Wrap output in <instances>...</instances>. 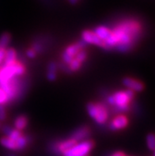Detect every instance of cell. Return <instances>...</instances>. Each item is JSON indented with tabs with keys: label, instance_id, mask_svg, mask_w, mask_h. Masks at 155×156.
Returning a JSON list of instances; mask_svg holds the SVG:
<instances>
[{
	"label": "cell",
	"instance_id": "obj_7",
	"mask_svg": "<svg viewBox=\"0 0 155 156\" xmlns=\"http://www.w3.org/2000/svg\"><path fill=\"white\" fill-rule=\"evenodd\" d=\"M82 39L86 44H95L100 48H103L106 49L105 44L103 41L100 39L95 34L93 31L90 30H85L82 34Z\"/></svg>",
	"mask_w": 155,
	"mask_h": 156
},
{
	"label": "cell",
	"instance_id": "obj_17",
	"mask_svg": "<svg viewBox=\"0 0 155 156\" xmlns=\"http://www.w3.org/2000/svg\"><path fill=\"white\" fill-rule=\"evenodd\" d=\"M28 137L22 135L19 138L16 140V144H17V150H23L26 148V147L28 144Z\"/></svg>",
	"mask_w": 155,
	"mask_h": 156
},
{
	"label": "cell",
	"instance_id": "obj_2",
	"mask_svg": "<svg viewBox=\"0 0 155 156\" xmlns=\"http://www.w3.org/2000/svg\"><path fill=\"white\" fill-rule=\"evenodd\" d=\"M134 96L135 93L131 90H120L108 96L107 101L110 105H113L118 112H127Z\"/></svg>",
	"mask_w": 155,
	"mask_h": 156
},
{
	"label": "cell",
	"instance_id": "obj_6",
	"mask_svg": "<svg viewBox=\"0 0 155 156\" xmlns=\"http://www.w3.org/2000/svg\"><path fill=\"white\" fill-rule=\"evenodd\" d=\"M85 46H86V43L83 41V40L78 43L73 44L67 46V48L63 52V55H62L63 63H66V64H69L72 59H75L78 52L80 50L84 48Z\"/></svg>",
	"mask_w": 155,
	"mask_h": 156
},
{
	"label": "cell",
	"instance_id": "obj_3",
	"mask_svg": "<svg viewBox=\"0 0 155 156\" xmlns=\"http://www.w3.org/2000/svg\"><path fill=\"white\" fill-rule=\"evenodd\" d=\"M26 73V67L21 62L16 60L14 63L3 65L0 69V87L6 84L14 78L22 76Z\"/></svg>",
	"mask_w": 155,
	"mask_h": 156
},
{
	"label": "cell",
	"instance_id": "obj_1",
	"mask_svg": "<svg viewBox=\"0 0 155 156\" xmlns=\"http://www.w3.org/2000/svg\"><path fill=\"white\" fill-rule=\"evenodd\" d=\"M141 32L142 26L138 21L124 20L111 30L109 37L104 41L106 49L116 48L120 51H128L135 44Z\"/></svg>",
	"mask_w": 155,
	"mask_h": 156
},
{
	"label": "cell",
	"instance_id": "obj_5",
	"mask_svg": "<svg viewBox=\"0 0 155 156\" xmlns=\"http://www.w3.org/2000/svg\"><path fill=\"white\" fill-rule=\"evenodd\" d=\"M93 142L91 140H83L77 143L71 149L63 153V156H86L88 155L93 147Z\"/></svg>",
	"mask_w": 155,
	"mask_h": 156
},
{
	"label": "cell",
	"instance_id": "obj_26",
	"mask_svg": "<svg viewBox=\"0 0 155 156\" xmlns=\"http://www.w3.org/2000/svg\"><path fill=\"white\" fill-rule=\"evenodd\" d=\"M112 156H125V154H124L123 152H120V151H119V152L114 153Z\"/></svg>",
	"mask_w": 155,
	"mask_h": 156
},
{
	"label": "cell",
	"instance_id": "obj_14",
	"mask_svg": "<svg viewBox=\"0 0 155 156\" xmlns=\"http://www.w3.org/2000/svg\"><path fill=\"white\" fill-rule=\"evenodd\" d=\"M28 124V119L26 116H23V115H21V116H18L17 118H16L15 121H14V126H15L16 129H18L19 131L23 130L26 126H27Z\"/></svg>",
	"mask_w": 155,
	"mask_h": 156
},
{
	"label": "cell",
	"instance_id": "obj_16",
	"mask_svg": "<svg viewBox=\"0 0 155 156\" xmlns=\"http://www.w3.org/2000/svg\"><path fill=\"white\" fill-rule=\"evenodd\" d=\"M56 64L54 62H51L48 67V78L49 80L53 81L56 79Z\"/></svg>",
	"mask_w": 155,
	"mask_h": 156
},
{
	"label": "cell",
	"instance_id": "obj_28",
	"mask_svg": "<svg viewBox=\"0 0 155 156\" xmlns=\"http://www.w3.org/2000/svg\"><path fill=\"white\" fill-rule=\"evenodd\" d=\"M86 156H89V155H86Z\"/></svg>",
	"mask_w": 155,
	"mask_h": 156
},
{
	"label": "cell",
	"instance_id": "obj_12",
	"mask_svg": "<svg viewBox=\"0 0 155 156\" xmlns=\"http://www.w3.org/2000/svg\"><path fill=\"white\" fill-rule=\"evenodd\" d=\"M93 32L101 41L104 42V41L109 37L110 34H111V30L108 29V27H106V26H100L97 27Z\"/></svg>",
	"mask_w": 155,
	"mask_h": 156
},
{
	"label": "cell",
	"instance_id": "obj_21",
	"mask_svg": "<svg viewBox=\"0 0 155 156\" xmlns=\"http://www.w3.org/2000/svg\"><path fill=\"white\" fill-rule=\"evenodd\" d=\"M146 143H147V146L151 151H154V136L153 134H149L146 137Z\"/></svg>",
	"mask_w": 155,
	"mask_h": 156
},
{
	"label": "cell",
	"instance_id": "obj_8",
	"mask_svg": "<svg viewBox=\"0 0 155 156\" xmlns=\"http://www.w3.org/2000/svg\"><path fill=\"white\" fill-rule=\"evenodd\" d=\"M128 125V119L125 115H118L113 119L110 124V128L112 130H120L127 127Z\"/></svg>",
	"mask_w": 155,
	"mask_h": 156
},
{
	"label": "cell",
	"instance_id": "obj_24",
	"mask_svg": "<svg viewBox=\"0 0 155 156\" xmlns=\"http://www.w3.org/2000/svg\"><path fill=\"white\" fill-rule=\"evenodd\" d=\"M26 54H27V56L28 57L30 58H34L36 56V51H34L33 48H31V49H29L27 51V52H26Z\"/></svg>",
	"mask_w": 155,
	"mask_h": 156
},
{
	"label": "cell",
	"instance_id": "obj_19",
	"mask_svg": "<svg viewBox=\"0 0 155 156\" xmlns=\"http://www.w3.org/2000/svg\"><path fill=\"white\" fill-rule=\"evenodd\" d=\"M82 64H83V63H80L79 60H77V59L75 58V59H72V60L71 61V63L68 64L69 69H70V71H79V70L80 69Z\"/></svg>",
	"mask_w": 155,
	"mask_h": 156
},
{
	"label": "cell",
	"instance_id": "obj_9",
	"mask_svg": "<svg viewBox=\"0 0 155 156\" xmlns=\"http://www.w3.org/2000/svg\"><path fill=\"white\" fill-rule=\"evenodd\" d=\"M123 83L126 87H128V90H131L134 92L135 91L140 92L144 88V85L143 84V83L135 79H132V78H125Z\"/></svg>",
	"mask_w": 155,
	"mask_h": 156
},
{
	"label": "cell",
	"instance_id": "obj_25",
	"mask_svg": "<svg viewBox=\"0 0 155 156\" xmlns=\"http://www.w3.org/2000/svg\"><path fill=\"white\" fill-rule=\"evenodd\" d=\"M4 56H5V49L0 48V64L3 62Z\"/></svg>",
	"mask_w": 155,
	"mask_h": 156
},
{
	"label": "cell",
	"instance_id": "obj_27",
	"mask_svg": "<svg viewBox=\"0 0 155 156\" xmlns=\"http://www.w3.org/2000/svg\"><path fill=\"white\" fill-rule=\"evenodd\" d=\"M69 1H70L71 3H75V2H77V0H69Z\"/></svg>",
	"mask_w": 155,
	"mask_h": 156
},
{
	"label": "cell",
	"instance_id": "obj_22",
	"mask_svg": "<svg viewBox=\"0 0 155 156\" xmlns=\"http://www.w3.org/2000/svg\"><path fill=\"white\" fill-rule=\"evenodd\" d=\"M8 101H9V98H8L7 94L2 88H0V105H2Z\"/></svg>",
	"mask_w": 155,
	"mask_h": 156
},
{
	"label": "cell",
	"instance_id": "obj_4",
	"mask_svg": "<svg viewBox=\"0 0 155 156\" xmlns=\"http://www.w3.org/2000/svg\"><path fill=\"white\" fill-rule=\"evenodd\" d=\"M87 112L97 124L102 125L108 120V111L105 105L101 103H89Z\"/></svg>",
	"mask_w": 155,
	"mask_h": 156
},
{
	"label": "cell",
	"instance_id": "obj_11",
	"mask_svg": "<svg viewBox=\"0 0 155 156\" xmlns=\"http://www.w3.org/2000/svg\"><path fill=\"white\" fill-rule=\"evenodd\" d=\"M77 143L75 140L73 139H68L67 140L62 141V142H59V144H57L55 145V150L59 153H62L63 154V152H65L66 151L71 149L72 147L75 146Z\"/></svg>",
	"mask_w": 155,
	"mask_h": 156
},
{
	"label": "cell",
	"instance_id": "obj_13",
	"mask_svg": "<svg viewBox=\"0 0 155 156\" xmlns=\"http://www.w3.org/2000/svg\"><path fill=\"white\" fill-rule=\"evenodd\" d=\"M17 58V53L14 48H9L6 51H5V56H4L3 63L4 65H7L10 63H14L16 61Z\"/></svg>",
	"mask_w": 155,
	"mask_h": 156
},
{
	"label": "cell",
	"instance_id": "obj_23",
	"mask_svg": "<svg viewBox=\"0 0 155 156\" xmlns=\"http://www.w3.org/2000/svg\"><path fill=\"white\" fill-rule=\"evenodd\" d=\"M6 111H5L3 105H0V121H3V120H5V119H6Z\"/></svg>",
	"mask_w": 155,
	"mask_h": 156
},
{
	"label": "cell",
	"instance_id": "obj_20",
	"mask_svg": "<svg viewBox=\"0 0 155 156\" xmlns=\"http://www.w3.org/2000/svg\"><path fill=\"white\" fill-rule=\"evenodd\" d=\"M86 57H87L86 51H85V50L82 49L78 52V54H77L76 56H75V59H76L77 60H79L80 63H83V62L86 59Z\"/></svg>",
	"mask_w": 155,
	"mask_h": 156
},
{
	"label": "cell",
	"instance_id": "obj_18",
	"mask_svg": "<svg viewBox=\"0 0 155 156\" xmlns=\"http://www.w3.org/2000/svg\"><path fill=\"white\" fill-rule=\"evenodd\" d=\"M10 41V35L7 33L2 34L0 37V48L5 49Z\"/></svg>",
	"mask_w": 155,
	"mask_h": 156
},
{
	"label": "cell",
	"instance_id": "obj_10",
	"mask_svg": "<svg viewBox=\"0 0 155 156\" xmlns=\"http://www.w3.org/2000/svg\"><path fill=\"white\" fill-rule=\"evenodd\" d=\"M90 134V131L89 128L83 126L78 129L73 133L71 139L75 140L76 142H80V141L86 140V139L88 138Z\"/></svg>",
	"mask_w": 155,
	"mask_h": 156
},
{
	"label": "cell",
	"instance_id": "obj_15",
	"mask_svg": "<svg viewBox=\"0 0 155 156\" xmlns=\"http://www.w3.org/2000/svg\"><path fill=\"white\" fill-rule=\"evenodd\" d=\"M0 143H1V144H2L4 147H6V148L9 149V150H17V144H16V142L14 140H12L11 139H10L9 137L5 136L1 138Z\"/></svg>",
	"mask_w": 155,
	"mask_h": 156
}]
</instances>
